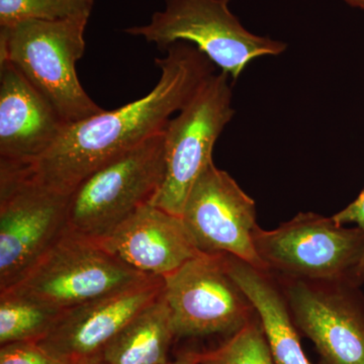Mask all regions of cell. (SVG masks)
<instances>
[{
	"instance_id": "obj_7",
	"label": "cell",
	"mask_w": 364,
	"mask_h": 364,
	"mask_svg": "<svg viewBox=\"0 0 364 364\" xmlns=\"http://www.w3.org/2000/svg\"><path fill=\"white\" fill-rule=\"evenodd\" d=\"M69 196L41 186L26 165L0 161V293L65 233Z\"/></svg>"
},
{
	"instance_id": "obj_22",
	"label": "cell",
	"mask_w": 364,
	"mask_h": 364,
	"mask_svg": "<svg viewBox=\"0 0 364 364\" xmlns=\"http://www.w3.org/2000/svg\"><path fill=\"white\" fill-rule=\"evenodd\" d=\"M165 364H198V363L193 352H188V353L182 355L181 358L177 359L176 361H172V363L169 361V363Z\"/></svg>"
},
{
	"instance_id": "obj_10",
	"label": "cell",
	"mask_w": 364,
	"mask_h": 364,
	"mask_svg": "<svg viewBox=\"0 0 364 364\" xmlns=\"http://www.w3.org/2000/svg\"><path fill=\"white\" fill-rule=\"evenodd\" d=\"M181 219L198 252L228 254L268 272L254 246L255 202L214 162L193 184Z\"/></svg>"
},
{
	"instance_id": "obj_20",
	"label": "cell",
	"mask_w": 364,
	"mask_h": 364,
	"mask_svg": "<svg viewBox=\"0 0 364 364\" xmlns=\"http://www.w3.org/2000/svg\"><path fill=\"white\" fill-rule=\"evenodd\" d=\"M0 364H70L55 358L37 342H18L0 348Z\"/></svg>"
},
{
	"instance_id": "obj_6",
	"label": "cell",
	"mask_w": 364,
	"mask_h": 364,
	"mask_svg": "<svg viewBox=\"0 0 364 364\" xmlns=\"http://www.w3.org/2000/svg\"><path fill=\"white\" fill-rule=\"evenodd\" d=\"M256 252L268 272L309 282H352L364 255V233L333 218L299 213L277 229L254 233Z\"/></svg>"
},
{
	"instance_id": "obj_16",
	"label": "cell",
	"mask_w": 364,
	"mask_h": 364,
	"mask_svg": "<svg viewBox=\"0 0 364 364\" xmlns=\"http://www.w3.org/2000/svg\"><path fill=\"white\" fill-rule=\"evenodd\" d=\"M174 340L171 315L162 291L97 358L104 364H165L169 363Z\"/></svg>"
},
{
	"instance_id": "obj_15",
	"label": "cell",
	"mask_w": 364,
	"mask_h": 364,
	"mask_svg": "<svg viewBox=\"0 0 364 364\" xmlns=\"http://www.w3.org/2000/svg\"><path fill=\"white\" fill-rule=\"evenodd\" d=\"M228 272L250 299L275 364H313L306 358L286 296L274 275L224 254Z\"/></svg>"
},
{
	"instance_id": "obj_18",
	"label": "cell",
	"mask_w": 364,
	"mask_h": 364,
	"mask_svg": "<svg viewBox=\"0 0 364 364\" xmlns=\"http://www.w3.org/2000/svg\"><path fill=\"white\" fill-rule=\"evenodd\" d=\"M193 354L198 364H275L258 317L215 348Z\"/></svg>"
},
{
	"instance_id": "obj_4",
	"label": "cell",
	"mask_w": 364,
	"mask_h": 364,
	"mask_svg": "<svg viewBox=\"0 0 364 364\" xmlns=\"http://www.w3.org/2000/svg\"><path fill=\"white\" fill-rule=\"evenodd\" d=\"M231 0H165L163 11L149 23L124 30L142 37L161 51L176 43L195 46L234 81L254 59L277 56L287 44L246 30L231 13Z\"/></svg>"
},
{
	"instance_id": "obj_21",
	"label": "cell",
	"mask_w": 364,
	"mask_h": 364,
	"mask_svg": "<svg viewBox=\"0 0 364 364\" xmlns=\"http://www.w3.org/2000/svg\"><path fill=\"white\" fill-rule=\"evenodd\" d=\"M333 219L340 225L355 224L356 227L364 233V188L355 200L347 205L344 210H340L336 215H333ZM355 279L358 284H361L364 280V255L358 270H356Z\"/></svg>"
},
{
	"instance_id": "obj_8",
	"label": "cell",
	"mask_w": 364,
	"mask_h": 364,
	"mask_svg": "<svg viewBox=\"0 0 364 364\" xmlns=\"http://www.w3.org/2000/svg\"><path fill=\"white\" fill-rule=\"evenodd\" d=\"M229 78L213 74L163 132L165 177L152 205L165 212L181 217L193 184L214 162L215 144L235 114Z\"/></svg>"
},
{
	"instance_id": "obj_11",
	"label": "cell",
	"mask_w": 364,
	"mask_h": 364,
	"mask_svg": "<svg viewBox=\"0 0 364 364\" xmlns=\"http://www.w3.org/2000/svg\"><path fill=\"white\" fill-rule=\"evenodd\" d=\"M274 277L323 364H364V301L358 284Z\"/></svg>"
},
{
	"instance_id": "obj_14",
	"label": "cell",
	"mask_w": 364,
	"mask_h": 364,
	"mask_svg": "<svg viewBox=\"0 0 364 364\" xmlns=\"http://www.w3.org/2000/svg\"><path fill=\"white\" fill-rule=\"evenodd\" d=\"M67 124L16 66L0 60V161L31 164Z\"/></svg>"
},
{
	"instance_id": "obj_19",
	"label": "cell",
	"mask_w": 364,
	"mask_h": 364,
	"mask_svg": "<svg viewBox=\"0 0 364 364\" xmlns=\"http://www.w3.org/2000/svg\"><path fill=\"white\" fill-rule=\"evenodd\" d=\"M95 0H0V28L26 20L57 21L90 14Z\"/></svg>"
},
{
	"instance_id": "obj_13",
	"label": "cell",
	"mask_w": 364,
	"mask_h": 364,
	"mask_svg": "<svg viewBox=\"0 0 364 364\" xmlns=\"http://www.w3.org/2000/svg\"><path fill=\"white\" fill-rule=\"evenodd\" d=\"M136 272L163 277L198 256L181 217L149 203L102 238L95 240Z\"/></svg>"
},
{
	"instance_id": "obj_1",
	"label": "cell",
	"mask_w": 364,
	"mask_h": 364,
	"mask_svg": "<svg viewBox=\"0 0 364 364\" xmlns=\"http://www.w3.org/2000/svg\"><path fill=\"white\" fill-rule=\"evenodd\" d=\"M155 60L159 80L145 97L102 111L65 130L47 152L26 165L41 186L70 196L81 181L122 153L164 132L176 112L215 74V64L195 46L176 43Z\"/></svg>"
},
{
	"instance_id": "obj_23",
	"label": "cell",
	"mask_w": 364,
	"mask_h": 364,
	"mask_svg": "<svg viewBox=\"0 0 364 364\" xmlns=\"http://www.w3.org/2000/svg\"><path fill=\"white\" fill-rule=\"evenodd\" d=\"M344 1L352 7L364 9V0H344Z\"/></svg>"
},
{
	"instance_id": "obj_5",
	"label": "cell",
	"mask_w": 364,
	"mask_h": 364,
	"mask_svg": "<svg viewBox=\"0 0 364 364\" xmlns=\"http://www.w3.org/2000/svg\"><path fill=\"white\" fill-rule=\"evenodd\" d=\"M151 277L114 258L97 241L66 231L16 286L4 291L63 313Z\"/></svg>"
},
{
	"instance_id": "obj_3",
	"label": "cell",
	"mask_w": 364,
	"mask_h": 364,
	"mask_svg": "<svg viewBox=\"0 0 364 364\" xmlns=\"http://www.w3.org/2000/svg\"><path fill=\"white\" fill-rule=\"evenodd\" d=\"M163 133L109 160L69 196V233L98 240L144 205L152 203L164 181Z\"/></svg>"
},
{
	"instance_id": "obj_24",
	"label": "cell",
	"mask_w": 364,
	"mask_h": 364,
	"mask_svg": "<svg viewBox=\"0 0 364 364\" xmlns=\"http://www.w3.org/2000/svg\"><path fill=\"white\" fill-rule=\"evenodd\" d=\"M79 364H104L102 361L98 360L97 358L90 359V360L85 361V363H79Z\"/></svg>"
},
{
	"instance_id": "obj_12",
	"label": "cell",
	"mask_w": 364,
	"mask_h": 364,
	"mask_svg": "<svg viewBox=\"0 0 364 364\" xmlns=\"http://www.w3.org/2000/svg\"><path fill=\"white\" fill-rule=\"evenodd\" d=\"M163 289L161 277H151L66 311L37 343L70 364L97 358L136 315L159 298Z\"/></svg>"
},
{
	"instance_id": "obj_17",
	"label": "cell",
	"mask_w": 364,
	"mask_h": 364,
	"mask_svg": "<svg viewBox=\"0 0 364 364\" xmlns=\"http://www.w3.org/2000/svg\"><path fill=\"white\" fill-rule=\"evenodd\" d=\"M61 314L11 291H2L0 345L39 341L51 330Z\"/></svg>"
},
{
	"instance_id": "obj_9",
	"label": "cell",
	"mask_w": 364,
	"mask_h": 364,
	"mask_svg": "<svg viewBox=\"0 0 364 364\" xmlns=\"http://www.w3.org/2000/svg\"><path fill=\"white\" fill-rule=\"evenodd\" d=\"M163 282L176 339L229 337L257 317L228 272L224 254H198Z\"/></svg>"
},
{
	"instance_id": "obj_2",
	"label": "cell",
	"mask_w": 364,
	"mask_h": 364,
	"mask_svg": "<svg viewBox=\"0 0 364 364\" xmlns=\"http://www.w3.org/2000/svg\"><path fill=\"white\" fill-rule=\"evenodd\" d=\"M90 16L26 20L0 28V60L16 66L67 124L104 111L81 85L76 70L85 51Z\"/></svg>"
}]
</instances>
